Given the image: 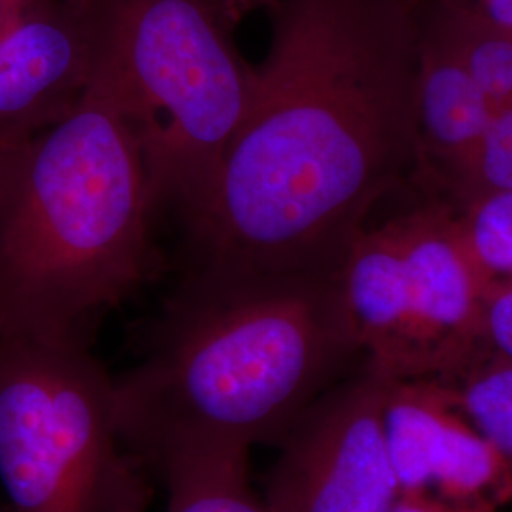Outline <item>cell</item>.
I'll use <instances>...</instances> for the list:
<instances>
[{"mask_svg": "<svg viewBox=\"0 0 512 512\" xmlns=\"http://www.w3.org/2000/svg\"><path fill=\"white\" fill-rule=\"evenodd\" d=\"M512 190V105L495 109L467 158L433 194L456 213L467 205Z\"/></svg>", "mask_w": 512, "mask_h": 512, "instance_id": "obj_13", "label": "cell"}, {"mask_svg": "<svg viewBox=\"0 0 512 512\" xmlns=\"http://www.w3.org/2000/svg\"><path fill=\"white\" fill-rule=\"evenodd\" d=\"M236 6H238L239 14L241 16H247L249 12H255L260 8H268L274 0H234Z\"/></svg>", "mask_w": 512, "mask_h": 512, "instance_id": "obj_20", "label": "cell"}, {"mask_svg": "<svg viewBox=\"0 0 512 512\" xmlns=\"http://www.w3.org/2000/svg\"><path fill=\"white\" fill-rule=\"evenodd\" d=\"M164 482L169 512H266L249 482V458L184 465Z\"/></svg>", "mask_w": 512, "mask_h": 512, "instance_id": "obj_12", "label": "cell"}, {"mask_svg": "<svg viewBox=\"0 0 512 512\" xmlns=\"http://www.w3.org/2000/svg\"><path fill=\"white\" fill-rule=\"evenodd\" d=\"M420 2L421 23L442 40L492 109L512 105V31L471 4Z\"/></svg>", "mask_w": 512, "mask_h": 512, "instance_id": "obj_11", "label": "cell"}, {"mask_svg": "<svg viewBox=\"0 0 512 512\" xmlns=\"http://www.w3.org/2000/svg\"><path fill=\"white\" fill-rule=\"evenodd\" d=\"M357 361L338 274L184 266L141 361L112 378L114 421L129 452L162 478L249 458Z\"/></svg>", "mask_w": 512, "mask_h": 512, "instance_id": "obj_2", "label": "cell"}, {"mask_svg": "<svg viewBox=\"0 0 512 512\" xmlns=\"http://www.w3.org/2000/svg\"><path fill=\"white\" fill-rule=\"evenodd\" d=\"M270 46L184 266L338 274L420 175L418 0H274Z\"/></svg>", "mask_w": 512, "mask_h": 512, "instance_id": "obj_1", "label": "cell"}, {"mask_svg": "<svg viewBox=\"0 0 512 512\" xmlns=\"http://www.w3.org/2000/svg\"><path fill=\"white\" fill-rule=\"evenodd\" d=\"M484 338L492 355L512 361V281L486 287Z\"/></svg>", "mask_w": 512, "mask_h": 512, "instance_id": "obj_16", "label": "cell"}, {"mask_svg": "<svg viewBox=\"0 0 512 512\" xmlns=\"http://www.w3.org/2000/svg\"><path fill=\"white\" fill-rule=\"evenodd\" d=\"M463 4H471L484 16L512 31V0H469Z\"/></svg>", "mask_w": 512, "mask_h": 512, "instance_id": "obj_18", "label": "cell"}, {"mask_svg": "<svg viewBox=\"0 0 512 512\" xmlns=\"http://www.w3.org/2000/svg\"><path fill=\"white\" fill-rule=\"evenodd\" d=\"M0 486L10 512H145L147 469L120 439L92 349L0 336Z\"/></svg>", "mask_w": 512, "mask_h": 512, "instance_id": "obj_5", "label": "cell"}, {"mask_svg": "<svg viewBox=\"0 0 512 512\" xmlns=\"http://www.w3.org/2000/svg\"><path fill=\"white\" fill-rule=\"evenodd\" d=\"M416 105L421 164L414 186L420 194L433 196L473 150L494 109L421 19Z\"/></svg>", "mask_w": 512, "mask_h": 512, "instance_id": "obj_10", "label": "cell"}, {"mask_svg": "<svg viewBox=\"0 0 512 512\" xmlns=\"http://www.w3.org/2000/svg\"><path fill=\"white\" fill-rule=\"evenodd\" d=\"M391 512H503L495 507H469V505H450L423 495H399V501Z\"/></svg>", "mask_w": 512, "mask_h": 512, "instance_id": "obj_17", "label": "cell"}, {"mask_svg": "<svg viewBox=\"0 0 512 512\" xmlns=\"http://www.w3.org/2000/svg\"><path fill=\"white\" fill-rule=\"evenodd\" d=\"M459 243L484 285L512 281V190L456 213Z\"/></svg>", "mask_w": 512, "mask_h": 512, "instance_id": "obj_15", "label": "cell"}, {"mask_svg": "<svg viewBox=\"0 0 512 512\" xmlns=\"http://www.w3.org/2000/svg\"><path fill=\"white\" fill-rule=\"evenodd\" d=\"M93 80L86 0H29L0 37V156L65 120Z\"/></svg>", "mask_w": 512, "mask_h": 512, "instance_id": "obj_9", "label": "cell"}, {"mask_svg": "<svg viewBox=\"0 0 512 512\" xmlns=\"http://www.w3.org/2000/svg\"><path fill=\"white\" fill-rule=\"evenodd\" d=\"M387 380L361 361L279 439L266 512H391L399 484L384 429Z\"/></svg>", "mask_w": 512, "mask_h": 512, "instance_id": "obj_7", "label": "cell"}, {"mask_svg": "<svg viewBox=\"0 0 512 512\" xmlns=\"http://www.w3.org/2000/svg\"><path fill=\"white\" fill-rule=\"evenodd\" d=\"M384 429L401 495L450 505L495 507L512 501V471L437 380H387Z\"/></svg>", "mask_w": 512, "mask_h": 512, "instance_id": "obj_8", "label": "cell"}, {"mask_svg": "<svg viewBox=\"0 0 512 512\" xmlns=\"http://www.w3.org/2000/svg\"><path fill=\"white\" fill-rule=\"evenodd\" d=\"M338 287L365 365L385 380L454 382L490 355L486 285L440 198L420 194L408 211L370 222L346 251Z\"/></svg>", "mask_w": 512, "mask_h": 512, "instance_id": "obj_6", "label": "cell"}, {"mask_svg": "<svg viewBox=\"0 0 512 512\" xmlns=\"http://www.w3.org/2000/svg\"><path fill=\"white\" fill-rule=\"evenodd\" d=\"M143 129L95 78L54 128L0 156V336L92 348L154 264Z\"/></svg>", "mask_w": 512, "mask_h": 512, "instance_id": "obj_3", "label": "cell"}, {"mask_svg": "<svg viewBox=\"0 0 512 512\" xmlns=\"http://www.w3.org/2000/svg\"><path fill=\"white\" fill-rule=\"evenodd\" d=\"M29 0H0V37L6 35L25 12Z\"/></svg>", "mask_w": 512, "mask_h": 512, "instance_id": "obj_19", "label": "cell"}, {"mask_svg": "<svg viewBox=\"0 0 512 512\" xmlns=\"http://www.w3.org/2000/svg\"><path fill=\"white\" fill-rule=\"evenodd\" d=\"M421 2H440V4H463L469 0H421Z\"/></svg>", "mask_w": 512, "mask_h": 512, "instance_id": "obj_21", "label": "cell"}, {"mask_svg": "<svg viewBox=\"0 0 512 512\" xmlns=\"http://www.w3.org/2000/svg\"><path fill=\"white\" fill-rule=\"evenodd\" d=\"M95 78L112 88L145 137L158 213L184 230L202 217L220 165L255 92L239 50L234 0H86Z\"/></svg>", "mask_w": 512, "mask_h": 512, "instance_id": "obj_4", "label": "cell"}, {"mask_svg": "<svg viewBox=\"0 0 512 512\" xmlns=\"http://www.w3.org/2000/svg\"><path fill=\"white\" fill-rule=\"evenodd\" d=\"M444 384L512 471V361L490 353L458 380Z\"/></svg>", "mask_w": 512, "mask_h": 512, "instance_id": "obj_14", "label": "cell"}]
</instances>
